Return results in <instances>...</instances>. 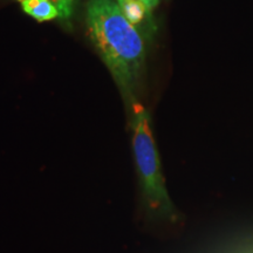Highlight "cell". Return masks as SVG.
Here are the masks:
<instances>
[{
  "label": "cell",
  "mask_w": 253,
  "mask_h": 253,
  "mask_svg": "<svg viewBox=\"0 0 253 253\" xmlns=\"http://www.w3.org/2000/svg\"><path fill=\"white\" fill-rule=\"evenodd\" d=\"M88 37L128 100L137 84L145 60V43L114 0H88Z\"/></svg>",
  "instance_id": "1"
},
{
  "label": "cell",
  "mask_w": 253,
  "mask_h": 253,
  "mask_svg": "<svg viewBox=\"0 0 253 253\" xmlns=\"http://www.w3.org/2000/svg\"><path fill=\"white\" fill-rule=\"evenodd\" d=\"M132 153L144 207L155 218L173 221L177 214L170 201L161 168L160 155L151 130L150 115L137 101L131 103Z\"/></svg>",
  "instance_id": "2"
},
{
  "label": "cell",
  "mask_w": 253,
  "mask_h": 253,
  "mask_svg": "<svg viewBox=\"0 0 253 253\" xmlns=\"http://www.w3.org/2000/svg\"><path fill=\"white\" fill-rule=\"evenodd\" d=\"M25 13L36 19L37 21L53 20L59 18V13L49 0H17Z\"/></svg>",
  "instance_id": "3"
},
{
  "label": "cell",
  "mask_w": 253,
  "mask_h": 253,
  "mask_svg": "<svg viewBox=\"0 0 253 253\" xmlns=\"http://www.w3.org/2000/svg\"><path fill=\"white\" fill-rule=\"evenodd\" d=\"M128 19L129 23L134 26H138L143 21L147 20L148 15H149L150 9L144 5L142 0H118L116 1Z\"/></svg>",
  "instance_id": "4"
},
{
  "label": "cell",
  "mask_w": 253,
  "mask_h": 253,
  "mask_svg": "<svg viewBox=\"0 0 253 253\" xmlns=\"http://www.w3.org/2000/svg\"><path fill=\"white\" fill-rule=\"evenodd\" d=\"M59 13V19L61 20H69L74 13L75 5L78 0H49Z\"/></svg>",
  "instance_id": "5"
},
{
  "label": "cell",
  "mask_w": 253,
  "mask_h": 253,
  "mask_svg": "<svg viewBox=\"0 0 253 253\" xmlns=\"http://www.w3.org/2000/svg\"><path fill=\"white\" fill-rule=\"evenodd\" d=\"M142 1L144 2V5L147 6L148 8L151 9V8H154L155 6L158 4V1H160V0H142Z\"/></svg>",
  "instance_id": "6"
}]
</instances>
